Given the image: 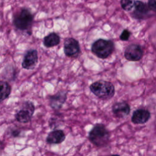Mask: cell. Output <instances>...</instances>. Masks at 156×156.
Segmentation results:
<instances>
[{
    "instance_id": "obj_1",
    "label": "cell",
    "mask_w": 156,
    "mask_h": 156,
    "mask_svg": "<svg viewBox=\"0 0 156 156\" xmlns=\"http://www.w3.org/2000/svg\"><path fill=\"white\" fill-rule=\"evenodd\" d=\"M88 139L97 147L105 146L110 140V133L102 124H96L88 134Z\"/></svg>"
},
{
    "instance_id": "obj_2",
    "label": "cell",
    "mask_w": 156,
    "mask_h": 156,
    "mask_svg": "<svg viewBox=\"0 0 156 156\" xmlns=\"http://www.w3.org/2000/svg\"><path fill=\"white\" fill-rule=\"evenodd\" d=\"M90 89L95 96L102 99H111L115 92L114 85L111 82L102 80L93 83Z\"/></svg>"
},
{
    "instance_id": "obj_3",
    "label": "cell",
    "mask_w": 156,
    "mask_h": 156,
    "mask_svg": "<svg viewBox=\"0 0 156 156\" xmlns=\"http://www.w3.org/2000/svg\"><path fill=\"white\" fill-rule=\"evenodd\" d=\"M115 46L111 40L98 39L91 46V51L98 57L105 59L108 57L113 52Z\"/></svg>"
},
{
    "instance_id": "obj_4",
    "label": "cell",
    "mask_w": 156,
    "mask_h": 156,
    "mask_svg": "<svg viewBox=\"0 0 156 156\" xmlns=\"http://www.w3.org/2000/svg\"><path fill=\"white\" fill-rule=\"evenodd\" d=\"M33 19L32 14L27 9H22L15 16L13 24L17 29L25 30L31 26Z\"/></svg>"
},
{
    "instance_id": "obj_5",
    "label": "cell",
    "mask_w": 156,
    "mask_h": 156,
    "mask_svg": "<svg viewBox=\"0 0 156 156\" xmlns=\"http://www.w3.org/2000/svg\"><path fill=\"white\" fill-rule=\"evenodd\" d=\"M35 111V105L31 101H25L21 108L15 113V117L17 121L23 123L29 122L34 115Z\"/></svg>"
},
{
    "instance_id": "obj_6",
    "label": "cell",
    "mask_w": 156,
    "mask_h": 156,
    "mask_svg": "<svg viewBox=\"0 0 156 156\" xmlns=\"http://www.w3.org/2000/svg\"><path fill=\"white\" fill-rule=\"evenodd\" d=\"M63 50L65 54L71 58L77 57L80 52V48L77 40L73 38H68L65 40Z\"/></svg>"
},
{
    "instance_id": "obj_7",
    "label": "cell",
    "mask_w": 156,
    "mask_h": 156,
    "mask_svg": "<svg viewBox=\"0 0 156 156\" xmlns=\"http://www.w3.org/2000/svg\"><path fill=\"white\" fill-rule=\"evenodd\" d=\"M143 55V51L141 46L136 44H131L129 45L125 51L124 57L129 61H138Z\"/></svg>"
},
{
    "instance_id": "obj_8",
    "label": "cell",
    "mask_w": 156,
    "mask_h": 156,
    "mask_svg": "<svg viewBox=\"0 0 156 156\" xmlns=\"http://www.w3.org/2000/svg\"><path fill=\"white\" fill-rule=\"evenodd\" d=\"M38 62V52L35 49H30L26 52L21 66L24 69H33Z\"/></svg>"
},
{
    "instance_id": "obj_9",
    "label": "cell",
    "mask_w": 156,
    "mask_h": 156,
    "mask_svg": "<svg viewBox=\"0 0 156 156\" xmlns=\"http://www.w3.org/2000/svg\"><path fill=\"white\" fill-rule=\"evenodd\" d=\"M67 93L65 91H60L49 97V104L54 110H60L66 100Z\"/></svg>"
},
{
    "instance_id": "obj_10",
    "label": "cell",
    "mask_w": 156,
    "mask_h": 156,
    "mask_svg": "<svg viewBox=\"0 0 156 156\" xmlns=\"http://www.w3.org/2000/svg\"><path fill=\"white\" fill-rule=\"evenodd\" d=\"M130 111V106L126 102H116L112 106L113 114L118 118H124L129 114Z\"/></svg>"
},
{
    "instance_id": "obj_11",
    "label": "cell",
    "mask_w": 156,
    "mask_h": 156,
    "mask_svg": "<svg viewBox=\"0 0 156 156\" xmlns=\"http://www.w3.org/2000/svg\"><path fill=\"white\" fill-rule=\"evenodd\" d=\"M151 114L147 110L138 109L132 115L131 120L134 124H144L150 118Z\"/></svg>"
},
{
    "instance_id": "obj_12",
    "label": "cell",
    "mask_w": 156,
    "mask_h": 156,
    "mask_svg": "<svg viewBox=\"0 0 156 156\" xmlns=\"http://www.w3.org/2000/svg\"><path fill=\"white\" fill-rule=\"evenodd\" d=\"M65 139V134L62 130L56 129L51 132L47 138L46 142L48 144H59Z\"/></svg>"
},
{
    "instance_id": "obj_13",
    "label": "cell",
    "mask_w": 156,
    "mask_h": 156,
    "mask_svg": "<svg viewBox=\"0 0 156 156\" xmlns=\"http://www.w3.org/2000/svg\"><path fill=\"white\" fill-rule=\"evenodd\" d=\"M60 38L58 34L52 32L44 38L43 44L46 48H51L58 45L60 43Z\"/></svg>"
},
{
    "instance_id": "obj_14",
    "label": "cell",
    "mask_w": 156,
    "mask_h": 156,
    "mask_svg": "<svg viewBox=\"0 0 156 156\" xmlns=\"http://www.w3.org/2000/svg\"><path fill=\"white\" fill-rule=\"evenodd\" d=\"M134 7L135 9V11L134 12L136 13V18H141L142 16L146 15L148 13L150 10L148 5L140 1H135Z\"/></svg>"
},
{
    "instance_id": "obj_15",
    "label": "cell",
    "mask_w": 156,
    "mask_h": 156,
    "mask_svg": "<svg viewBox=\"0 0 156 156\" xmlns=\"http://www.w3.org/2000/svg\"><path fill=\"white\" fill-rule=\"evenodd\" d=\"M12 88L7 82L0 81V103L6 99L10 94Z\"/></svg>"
},
{
    "instance_id": "obj_16",
    "label": "cell",
    "mask_w": 156,
    "mask_h": 156,
    "mask_svg": "<svg viewBox=\"0 0 156 156\" xmlns=\"http://www.w3.org/2000/svg\"><path fill=\"white\" fill-rule=\"evenodd\" d=\"M135 2V0H121V5L124 10L130 11L134 7Z\"/></svg>"
},
{
    "instance_id": "obj_17",
    "label": "cell",
    "mask_w": 156,
    "mask_h": 156,
    "mask_svg": "<svg viewBox=\"0 0 156 156\" xmlns=\"http://www.w3.org/2000/svg\"><path fill=\"white\" fill-rule=\"evenodd\" d=\"M62 121L60 115L59 116H55L50 118L49 121V124L51 129H55L56 127H58V126L61 124Z\"/></svg>"
},
{
    "instance_id": "obj_18",
    "label": "cell",
    "mask_w": 156,
    "mask_h": 156,
    "mask_svg": "<svg viewBox=\"0 0 156 156\" xmlns=\"http://www.w3.org/2000/svg\"><path fill=\"white\" fill-rule=\"evenodd\" d=\"M130 35V32L127 29H124L122 32L121 34L120 35L119 38L122 41H127L129 38Z\"/></svg>"
},
{
    "instance_id": "obj_19",
    "label": "cell",
    "mask_w": 156,
    "mask_h": 156,
    "mask_svg": "<svg viewBox=\"0 0 156 156\" xmlns=\"http://www.w3.org/2000/svg\"><path fill=\"white\" fill-rule=\"evenodd\" d=\"M147 5L150 10L156 12V0H148Z\"/></svg>"
},
{
    "instance_id": "obj_20",
    "label": "cell",
    "mask_w": 156,
    "mask_h": 156,
    "mask_svg": "<svg viewBox=\"0 0 156 156\" xmlns=\"http://www.w3.org/2000/svg\"><path fill=\"white\" fill-rule=\"evenodd\" d=\"M21 133V131L20 130L18 129H12L11 130V135L13 136V137H17L20 135Z\"/></svg>"
},
{
    "instance_id": "obj_21",
    "label": "cell",
    "mask_w": 156,
    "mask_h": 156,
    "mask_svg": "<svg viewBox=\"0 0 156 156\" xmlns=\"http://www.w3.org/2000/svg\"><path fill=\"white\" fill-rule=\"evenodd\" d=\"M4 147V145L3 142L1 140H0V152H1L3 150Z\"/></svg>"
}]
</instances>
